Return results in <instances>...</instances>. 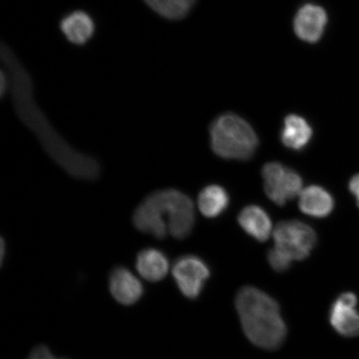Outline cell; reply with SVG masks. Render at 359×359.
<instances>
[{"mask_svg": "<svg viewBox=\"0 0 359 359\" xmlns=\"http://www.w3.org/2000/svg\"><path fill=\"white\" fill-rule=\"evenodd\" d=\"M2 62L10 78L15 109L22 122L33 130L53 159L67 172H73L83 164L84 154L75 151L48 123L34 98L33 81L28 72L8 45H1Z\"/></svg>", "mask_w": 359, "mask_h": 359, "instance_id": "6da1fadb", "label": "cell"}, {"mask_svg": "<svg viewBox=\"0 0 359 359\" xmlns=\"http://www.w3.org/2000/svg\"><path fill=\"white\" fill-rule=\"evenodd\" d=\"M135 228L143 234L163 240L189 236L195 224L194 203L189 196L172 188L151 192L133 215Z\"/></svg>", "mask_w": 359, "mask_h": 359, "instance_id": "7a4b0ae2", "label": "cell"}, {"mask_svg": "<svg viewBox=\"0 0 359 359\" xmlns=\"http://www.w3.org/2000/svg\"><path fill=\"white\" fill-rule=\"evenodd\" d=\"M236 307L247 338L257 346L279 348L287 329L279 304L271 296L253 286H245L236 295Z\"/></svg>", "mask_w": 359, "mask_h": 359, "instance_id": "3957f363", "label": "cell"}, {"mask_svg": "<svg viewBox=\"0 0 359 359\" xmlns=\"http://www.w3.org/2000/svg\"><path fill=\"white\" fill-rule=\"evenodd\" d=\"M210 139L215 154L227 160H250L259 146V139L252 127L233 114L221 115L213 121Z\"/></svg>", "mask_w": 359, "mask_h": 359, "instance_id": "277c9868", "label": "cell"}, {"mask_svg": "<svg viewBox=\"0 0 359 359\" xmlns=\"http://www.w3.org/2000/svg\"><path fill=\"white\" fill-rule=\"evenodd\" d=\"M273 236L275 248L292 262L306 259L317 242V235L313 229L296 219L278 223Z\"/></svg>", "mask_w": 359, "mask_h": 359, "instance_id": "5b68a950", "label": "cell"}, {"mask_svg": "<svg viewBox=\"0 0 359 359\" xmlns=\"http://www.w3.org/2000/svg\"><path fill=\"white\" fill-rule=\"evenodd\" d=\"M264 191L269 199L283 206L302 191L303 180L293 169L279 163H269L262 169Z\"/></svg>", "mask_w": 359, "mask_h": 359, "instance_id": "8992f818", "label": "cell"}, {"mask_svg": "<svg viewBox=\"0 0 359 359\" xmlns=\"http://www.w3.org/2000/svg\"><path fill=\"white\" fill-rule=\"evenodd\" d=\"M210 269L204 260L196 255H187L174 263L172 275L180 291L188 299H196L201 293Z\"/></svg>", "mask_w": 359, "mask_h": 359, "instance_id": "52a82bcc", "label": "cell"}, {"mask_svg": "<svg viewBox=\"0 0 359 359\" xmlns=\"http://www.w3.org/2000/svg\"><path fill=\"white\" fill-rule=\"evenodd\" d=\"M358 300L352 292L344 293L332 305L330 313L331 325L338 333L348 338L359 336Z\"/></svg>", "mask_w": 359, "mask_h": 359, "instance_id": "ba28073f", "label": "cell"}, {"mask_svg": "<svg viewBox=\"0 0 359 359\" xmlns=\"http://www.w3.org/2000/svg\"><path fill=\"white\" fill-rule=\"evenodd\" d=\"M327 22V13L324 8L316 4H305L294 17L295 34L304 42L316 43L324 34Z\"/></svg>", "mask_w": 359, "mask_h": 359, "instance_id": "9c48e42d", "label": "cell"}, {"mask_svg": "<svg viewBox=\"0 0 359 359\" xmlns=\"http://www.w3.org/2000/svg\"><path fill=\"white\" fill-rule=\"evenodd\" d=\"M110 293L119 304L133 305L144 294V288L138 278L127 267L118 266L109 276Z\"/></svg>", "mask_w": 359, "mask_h": 359, "instance_id": "30bf717a", "label": "cell"}, {"mask_svg": "<svg viewBox=\"0 0 359 359\" xmlns=\"http://www.w3.org/2000/svg\"><path fill=\"white\" fill-rule=\"evenodd\" d=\"M60 27L67 40L75 45L86 43L95 33V22L92 16L83 11H76L65 15L61 20Z\"/></svg>", "mask_w": 359, "mask_h": 359, "instance_id": "8fae6325", "label": "cell"}, {"mask_svg": "<svg viewBox=\"0 0 359 359\" xmlns=\"http://www.w3.org/2000/svg\"><path fill=\"white\" fill-rule=\"evenodd\" d=\"M169 268L170 263L167 255L163 251L154 247H147L137 255V271L147 281L163 280L167 276Z\"/></svg>", "mask_w": 359, "mask_h": 359, "instance_id": "7c38bea8", "label": "cell"}, {"mask_svg": "<svg viewBox=\"0 0 359 359\" xmlns=\"http://www.w3.org/2000/svg\"><path fill=\"white\" fill-rule=\"evenodd\" d=\"M333 197L325 188L309 186L299 194V208L304 214L316 218H324L333 210Z\"/></svg>", "mask_w": 359, "mask_h": 359, "instance_id": "4fadbf2b", "label": "cell"}, {"mask_svg": "<svg viewBox=\"0 0 359 359\" xmlns=\"http://www.w3.org/2000/svg\"><path fill=\"white\" fill-rule=\"evenodd\" d=\"M238 222L247 234L259 242L266 241L271 234V219L260 206H246L241 210Z\"/></svg>", "mask_w": 359, "mask_h": 359, "instance_id": "5bb4252c", "label": "cell"}, {"mask_svg": "<svg viewBox=\"0 0 359 359\" xmlns=\"http://www.w3.org/2000/svg\"><path fill=\"white\" fill-rule=\"evenodd\" d=\"M313 136V130L302 116L291 114L287 116L281 130L283 144L294 151H302L309 144Z\"/></svg>", "mask_w": 359, "mask_h": 359, "instance_id": "9a60e30c", "label": "cell"}, {"mask_svg": "<svg viewBox=\"0 0 359 359\" xmlns=\"http://www.w3.org/2000/svg\"><path fill=\"white\" fill-rule=\"evenodd\" d=\"M230 201L228 193L221 186L212 185L202 190L198 196V208L205 217H219L226 210Z\"/></svg>", "mask_w": 359, "mask_h": 359, "instance_id": "2e32d148", "label": "cell"}, {"mask_svg": "<svg viewBox=\"0 0 359 359\" xmlns=\"http://www.w3.org/2000/svg\"><path fill=\"white\" fill-rule=\"evenodd\" d=\"M142 1L164 19L180 20L190 12L196 0H142Z\"/></svg>", "mask_w": 359, "mask_h": 359, "instance_id": "e0dca14e", "label": "cell"}, {"mask_svg": "<svg viewBox=\"0 0 359 359\" xmlns=\"http://www.w3.org/2000/svg\"><path fill=\"white\" fill-rule=\"evenodd\" d=\"M268 262L272 269L277 272L286 271L290 267L292 263L291 259L280 252L275 247L269 251Z\"/></svg>", "mask_w": 359, "mask_h": 359, "instance_id": "ac0fdd59", "label": "cell"}, {"mask_svg": "<svg viewBox=\"0 0 359 359\" xmlns=\"http://www.w3.org/2000/svg\"><path fill=\"white\" fill-rule=\"evenodd\" d=\"M27 359H69L66 358H57L53 354L50 349L45 345H39L35 347Z\"/></svg>", "mask_w": 359, "mask_h": 359, "instance_id": "d6986e66", "label": "cell"}, {"mask_svg": "<svg viewBox=\"0 0 359 359\" xmlns=\"http://www.w3.org/2000/svg\"><path fill=\"white\" fill-rule=\"evenodd\" d=\"M10 87V78H8L6 72L2 71L1 74H0V95L3 97Z\"/></svg>", "mask_w": 359, "mask_h": 359, "instance_id": "ffe728a7", "label": "cell"}, {"mask_svg": "<svg viewBox=\"0 0 359 359\" xmlns=\"http://www.w3.org/2000/svg\"><path fill=\"white\" fill-rule=\"evenodd\" d=\"M350 191L356 197L357 203L359 208V174L354 176L349 182Z\"/></svg>", "mask_w": 359, "mask_h": 359, "instance_id": "44dd1931", "label": "cell"}, {"mask_svg": "<svg viewBox=\"0 0 359 359\" xmlns=\"http://www.w3.org/2000/svg\"><path fill=\"white\" fill-rule=\"evenodd\" d=\"M6 252V243L4 239H1V262L3 263Z\"/></svg>", "mask_w": 359, "mask_h": 359, "instance_id": "7402d4cb", "label": "cell"}]
</instances>
